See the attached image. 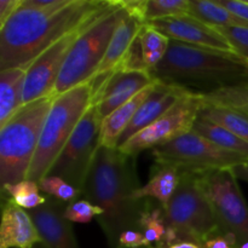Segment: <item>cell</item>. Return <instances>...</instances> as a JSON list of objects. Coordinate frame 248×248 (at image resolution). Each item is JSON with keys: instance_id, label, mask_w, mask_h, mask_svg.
Here are the masks:
<instances>
[{"instance_id": "39", "label": "cell", "mask_w": 248, "mask_h": 248, "mask_svg": "<svg viewBox=\"0 0 248 248\" xmlns=\"http://www.w3.org/2000/svg\"><path fill=\"white\" fill-rule=\"evenodd\" d=\"M33 248H47V247L45 246V244H43V242H40V244L35 245V246H34Z\"/></svg>"}, {"instance_id": "12", "label": "cell", "mask_w": 248, "mask_h": 248, "mask_svg": "<svg viewBox=\"0 0 248 248\" xmlns=\"http://www.w3.org/2000/svg\"><path fill=\"white\" fill-rule=\"evenodd\" d=\"M90 24L77 29L73 33L61 39L60 41L53 44L29 65L27 69L26 82H24L23 104L31 103L34 101L55 94L56 84H57L65 60H67L68 53L77 39L80 36V34Z\"/></svg>"}, {"instance_id": "37", "label": "cell", "mask_w": 248, "mask_h": 248, "mask_svg": "<svg viewBox=\"0 0 248 248\" xmlns=\"http://www.w3.org/2000/svg\"><path fill=\"white\" fill-rule=\"evenodd\" d=\"M203 248H237V245L232 237L219 234L208 239L203 245Z\"/></svg>"}, {"instance_id": "4", "label": "cell", "mask_w": 248, "mask_h": 248, "mask_svg": "<svg viewBox=\"0 0 248 248\" xmlns=\"http://www.w3.org/2000/svg\"><path fill=\"white\" fill-rule=\"evenodd\" d=\"M57 96L24 104L11 120L0 127V183L1 188L27 179L44 124Z\"/></svg>"}, {"instance_id": "1", "label": "cell", "mask_w": 248, "mask_h": 248, "mask_svg": "<svg viewBox=\"0 0 248 248\" xmlns=\"http://www.w3.org/2000/svg\"><path fill=\"white\" fill-rule=\"evenodd\" d=\"M115 5L106 0H65L51 10L21 6L0 27V70L26 68L48 47L87 26Z\"/></svg>"}, {"instance_id": "41", "label": "cell", "mask_w": 248, "mask_h": 248, "mask_svg": "<svg viewBox=\"0 0 248 248\" xmlns=\"http://www.w3.org/2000/svg\"><path fill=\"white\" fill-rule=\"evenodd\" d=\"M143 248H160V247L156 246V245H154V246H148V247H143Z\"/></svg>"}, {"instance_id": "11", "label": "cell", "mask_w": 248, "mask_h": 248, "mask_svg": "<svg viewBox=\"0 0 248 248\" xmlns=\"http://www.w3.org/2000/svg\"><path fill=\"white\" fill-rule=\"evenodd\" d=\"M202 107L198 93L190 91L169 111L140 131L118 149L128 156L136 157L144 150H153L190 132Z\"/></svg>"}, {"instance_id": "40", "label": "cell", "mask_w": 248, "mask_h": 248, "mask_svg": "<svg viewBox=\"0 0 248 248\" xmlns=\"http://www.w3.org/2000/svg\"><path fill=\"white\" fill-rule=\"evenodd\" d=\"M237 248H248V242H245V244L240 245V246Z\"/></svg>"}, {"instance_id": "42", "label": "cell", "mask_w": 248, "mask_h": 248, "mask_svg": "<svg viewBox=\"0 0 248 248\" xmlns=\"http://www.w3.org/2000/svg\"><path fill=\"white\" fill-rule=\"evenodd\" d=\"M246 63H247V65H248V61H246Z\"/></svg>"}, {"instance_id": "20", "label": "cell", "mask_w": 248, "mask_h": 248, "mask_svg": "<svg viewBox=\"0 0 248 248\" xmlns=\"http://www.w3.org/2000/svg\"><path fill=\"white\" fill-rule=\"evenodd\" d=\"M26 68L0 70V127L24 106L23 92Z\"/></svg>"}, {"instance_id": "23", "label": "cell", "mask_w": 248, "mask_h": 248, "mask_svg": "<svg viewBox=\"0 0 248 248\" xmlns=\"http://www.w3.org/2000/svg\"><path fill=\"white\" fill-rule=\"evenodd\" d=\"M213 28L248 27V22L223 6L218 0H189V14Z\"/></svg>"}, {"instance_id": "18", "label": "cell", "mask_w": 248, "mask_h": 248, "mask_svg": "<svg viewBox=\"0 0 248 248\" xmlns=\"http://www.w3.org/2000/svg\"><path fill=\"white\" fill-rule=\"evenodd\" d=\"M182 178V170L166 164H154L150 178L144 186L136 190L137 200H156L162 208H166L177 191Z\"/></svg>"}, {"instance_id": "26", "label": "cell", "mask_w": 248, "mask_h": 248, "mask_svg": "<svg viewBox=\"0 0 248 248\" xmlns=\"http://www.w3.org/2000/svg\"><path fill=\"white\" fill-rule=\"evenodd\" d=\"M202 104L224 107L248 114V81L228 85L210 92H196Z\"/></svg>"}, {"instance_id": "43", "label": "cell", "mask_w": 248, "mask_h": 248, "mask_svg": "<svg viewBox=\"0 0 248 248\" xmlns=\"http://www.w3.org/2000/svg\"><path fill=\"white\" fill-rule=\"evenodd\" d=\"M247 1H248V0H247Z\"/></svg>"}, {"instance_id": "28", "label": "cell", "mask_w": 248, "mask_h": 248, "mask_svg": "<svg viewBox=\"0 0 248 248\" xmlns=\"http://www.w3.org/2000/svg\"><path fill=\"white\" fill-rule=\"evenodd\" d=\"M2 199H10L24 210L33 211L46 202V196L41 195L38 182L24 179L16 184L2 186Z\"/></svg>"}, {"instance_id": "31", "label": "cell", "mask_w": 248, "mask_h": 248, "mask_svg": "<svg viewBox=\"0 0 248 248\" xmlns=\"http://www.w3.org/2000/svg\"><path fill=\"white\" fill-rule=\"evenodd\" d=\"M102 215L103 210L86 199H79L68 203L64 210V218L72 224L73 223L87 224L93 218H98Z\"/></svg>"}, {"instance_id": "16", "label": "cell", "mask_w": 248, "mask_h": 248, "mask_svg": "<svg viewBox=\"0 0 248 248\" xmlns=\"http://www.w3.org/2000/svg\"><path fill=\"white\" fill-rule=\"evenodd\" d=\"M189 92H190V90H186L184 87L165 84V82L156 80L150 94L140 107L125 132L121 135L118 143V148H120L124 143L127 142L130 138L137 135L143 128L157 120L160 116L164 115L174 104H177L183 97H186Z\"/></svg>"}, {"instance_id": "19", "label": "cell", "mask_w": 248, "mask_h": 248, "mask_svg": "<svg viewBox=\"0 0 248 248\" xmlns=\"http://www.w3.org/2000/svg\"><path fill=\"white\" fill-rule=\"evenodd\" d=\"M154 84L143 90L137 96L130 99L127 103L121 106L120 108L114 110L110 115H108L107 118H104L102 120L101 137H99V144H101V147L118 148V143L121 135L125 132V130L128 127V125L131 124L133 116L136 115L140 107L142 106L143 102L150 94L153 87H154Z\"/></svg>"}, {"instance_id": "21", "label": "cell", "mask_w": 248, "mask_h": 248, "mask_svg": "<svg viewBox=\"0 0 248 248\" xmlns=\"http://www.w3.org/2000/svg\"><path fill=\"white\" fill-rule=\"evenodd\" d=\"M142 26V22L137 17L132 16L130 14L121 21V23L119 24L118 28L114 31L113 36H111L108 50H107L104 60L97 74L113 72L118 68V65L120 64L123 58L125 57L130 46L132 45L133 40L137 36Z\"/></svg>"}, {"instance_id": "33", "label": "cell", "mask_w": 248, "mask_h": 248, "mask_svg": "<svg viewBox=\"0 0 248 248\" xmlns=\"http://www.w3.org/2000/svg\"><path fill=\"white\" fill-rule=\"evenodd\" d=\"M150 246L140 230H126L119 237V248H143Z\"/></svg>"}, {"instance_id": "5", "label": "cell", "mask_w": 248, "mask_h": 248, "mask_svg": "<svg viewBox=\"0 0 248 248\" xmlns=\"http://www.w3.org/2000/svg\"><path fill=\"white\" fill-rule=\"evenodd\" d=\"M93 87L87 81L56 97L44 124L27 179L39 182L47 174L56 157L72 137L75 128L92 106Z\"/></svg>"}, {"instance_id": "38", "label": "cell", "mask_w": 248, "mask_h": 248, "mask_svg": "<svg viewBox=\"0 0 248 248\" xmlns=\"http://www.w3.org/2000/svg\"><path fill=\"white\" fill-rule=\"evenodd\" d=\"M232 172L235 173V176L237 177V179H241L248 183V162L241 165V166H237L232 170Z\"/></svg>"}, {"instance_id": "36", "label": "cell", "mask_w": 248, "mask_h": 248, "mask_svg": "<svg viewBox=\"0 0 248 248\" xmlns=\"http://www.w3.org/2000/svg\"><path fill=\"white\" fill-rule=\"evenodd\" d=\"M156 246H159L160 248H203L201 245L196 244V242L188 241V240L174 239V237L169 236L167 234L165 235L162 241L157 244Z\"/></svg>"}, {"instance_id": "7", "label": "cell", "mask_w": 248, "mask_h": 248, "mask_svg": "<svg viewBox=\"0 0 248 248\" xmlns=\"http://www.w3.org/2000/svg\"><path fill=\"white\" fill-rule=\"evenodd\" d=\"M164 211L166 234L174 239L203 247L208 239L222 234L196 171H182L178 189Z\"/></svg>"}, {"instance_id": "15", "label": "cell", "mask_w": 248, "mask_h": 248, "mask_svg": "<svg viewBox=\"0 0 248 248\" xmlns=\"http://www.w3.org/2000/svg\"><path fill=\"white\" fill-rule=\"evenodd\" d=\"M67 205L46 196L43 206L29 211L41 241L47 248H80L73 224L64 218Z\"/></svg>"}, {"instance_id": "3", "label": "cell", "mask_w": 248, "mask_h": 248, "mask_svg": "<svg viewBox=\"0 0 248 248\" xmlns=\"http://www.w3.org/2000/svg\"><path fill=\"white\" fill-rule=\"evenodd\" d=\"M152 77L194 92H210L248 81V65L235 53L171 40L164 60Z\"/></svg>"}, {"instance_id": "32", "label": "cell", "mask_w": 248, "mask_h": 248, "mask_svg": "<svg viewBox=\"0 0 248 248\" xmlns=\"http://www.w3.org/2000/svg\"><path fill=\"white\" fill-rule=\"evenodd\" d=\"M216 29L227 39L235 55L248 61V27H222Z\"/></svg>"}, {"instance_id": "6", "label": "cell", "mask_w": 248, "mask_h": 248, "mask_svg": "<svg viewBox=\"0 0 248 248\" xmlns=\"http://www.w3.org/2000/svg\"><path fill=\"white\" fill-rule=\"evenodd\" d=\"M127 15L123 1H116L111 9L104 12L80 34L68 53L56 84L55 96L90 81L97 74L114 31Z\"/></svg>"}, {"instance_id": "27", "label": "cell", "mask_w": 248, "mask_h": 248, "mask_svg": "<svg viewBox=\"0 0 248 248\" xmlns=\"http://www.w3.org/2000/svg\"><path fill=\"white\" fill-rule=\"evenodd\" d=\"M199 116L227 128L248 143V114L224 107L203 104Z\"/></svg>"}, {"instance_id": "29", "label": "cell", "mask_w": 248, "mask_h": 248, "mask_svg": "<svg viewBox=\"0 0 248 248\" xmlns=\"http://www.w3.org/2000/svg\"><path fill=\"white\" fill-rule=\"evenodd\" d=\"M140 232L145 236L150 246L160 244L167 232L165 222V211L161 206L153 205L152 200L147 199L140 220Z\"/></svg>"}, {"instance_id": "34", "label": "cell", "mask_w": 248, "mask_h": 248, "mask_svg": "<svg viewBox=\"0 0 248 248\" xmlns=\"http://www.w3.org/2000/svg\"><path fill=\"white\" fill-rule=\"evenodd\" d=\"M229 11L241 17L248 22V1L247 0H218Z\"/></svg>"}, {"instance_id": "22", "label": "cell", "mask_w": 248, "mask_h": 248, "mask_svg": "<svg viewBox=\"0 0 248 248\" xmlns=\"http://www.w3.org/2000/svg\"><path fill=\"white\" fill-rule=\"evenodd\" d=\"M123 5L143 24L189 14V0H130Z\"/></svg>"}, {"instance_id": "9", "label": "cell", "mask_w": 248, "mask_h": 248, "mask_svg": "<svg viewBox=\"0 0 248 248\" xmlns=\"http://www.w3.org/2000/svg\"><path fill=\"white\" fill-rule=\"evenodd\" d=\"M154 164L176 166L182 171L234 170L248 159L215 144L207 138L190 132L152 150Z\"/></svg>"}, {"instance_id": "13", "label": "cell", "mask_w": 248, "mask_h": 248, "mask_svg": "<svg viewBox=\"0 0 248 248\" xmlns=\"http://www.w3.org/2000/svg\"><path fill=\"white\" fill-rule=\"evenodd\" d=\"M155 82L148 72L140 70H113L104 84L94 92L92 106L99 119L103 120L140 92Z\"/></svg>"}, {"instance_id": "2", "label": "cell", "mask_w": 248, "mask_h": 248, "mask_svg": "<svg viewBox=\"0 0 248 248\" xmlns=\"http://www.w3.org/2000/svg\"><path fill=\"white\" fill-rule=\"evenodd\" d=\"M135 159L118 148L99 147L82 189V199L103 210L97 223L110 248H119L124 232L140 230L147 200L135 198L140 186Z\"/></svg>"}, {"instance_id": "35", "label": "cell", "mask_w": 248, "mask_h": 248, "mask_svg": "<svg viewBox=\"0 0 248 248\" xmlns=\"http://www.w3.org/2000/svg\"><path fill=\"white\" fill-rule=\"evenodd\" d=\"M22 0H0V27L6 23L7 19L21 6Z\"/></svg>"}, {"instance_id": "10", "label": "cell", "mask_w": 248, "mask_h": 248, "mask_svg": "<svg viewBox=\"0 0 248 248\" xmlns=\"http://www.w3.org/2000/svg\"><path fill=\"white\" fill-rule=\"evenodd\" d=\"M101 124L96 108L91 106L46 176L60 177L82 193L92 162L101 147Z\"/></svg>"}, {"instance_id": "14", "label": "cell", "mask_w": 248, "mask_h": 248, "mask_svg": "<svg viewBox=\"0 0 248 248\" xmlns=\"http://www.w3.org/2000/svg\"><path fill=\"white\" fill-rule=\"evenodd\" d=\"M148 24L165 34L170 40L198 47L234 53L227 39L217 29L207 26L188 14L159 19Z\"/></svg>"}, {"instance_id": "25", "label": "cell", "mask_w": 248, "mask_h": 248, "mask_svg": "<svg viewBox=\"0 0 248 248\" xmlns=\"http://www.w3.org/2000/svg\"><path fill=\"white\" fill-rule=\"evenodd\" d=\"M193 132L207 138L215 144L229 150V152L236 153L241 156L248 159V143L242 140L232 132H230L227 128L217 125L215 123L206 120V119L199 116L194 123Z\"/></svg>"}, {"instance_id": "17", "label": "cell", "mask_w": 248, "mask_h": 248, "mask_svg": "<svg viewBox=\"0 0 248 248\" xmlns=\"http://www.w3.org/2000/svg\"><path fill=\"white\" fill-rule=\"evenodd\" d=\"M0 248H33L41 237L31 213L10 199H2Z\"/></svg>"}, {"instance_id": "24", "label": "cell", "mask_w": 248, "mask_h": 248, "mask_svg": "<svg viewBox=\"0 0 248 248\" xmlns=\"http://www.w3.org/2000/svg\"><path fill=\"white\" fill-rule=\"evenodd\" d=\"M145 70L152 74L161 63L170 46V39L150 24H143L137 34Z\"/></svg>"}, {"instance_id": "30", "label": "cell", "mask_w": 248, "mask_h": 248, "mask_svg": "<svg viewBox=\"0 0 248 248\" xmlns=\"http://www.w3.org/2000/svg\"><path fill=\"white\" fill-rule=\"evenodd\" d=\"M41 193L46 194L48 198L61 201L64 203H70L79 200L82 193L64 179L56 176H45L38 182Z\"/></svg>"}, {"instance_id": "8", "label": "cell", "mask_w": 248, "mask_h": 248, "mask_svg": "<svg viewBox=\"0 0 248 248\" xmlns=\"http://www.w3.org/2000/svg\"><path fill=\"white\" fill-rule=\"evenodd\" d=\"M205 193L223 235L240 245L248 242V205L232 170L198 172Z\"/></svg>"}]
</instances>
